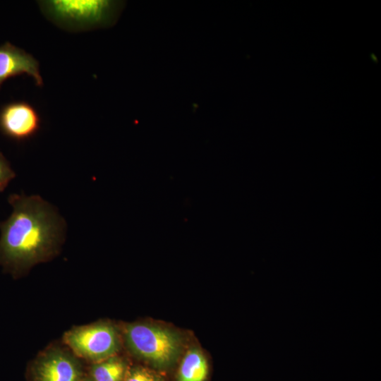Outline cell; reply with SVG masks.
<instances>
[{"instance_id": "obj_8", "label": "cell", "mask_w": 381, "mask_h": 381, "mask_svg": "<svg viewBox=\"0 0 381 381\" xmlns=\"http://www.w3.org/2000/svg\"><path fill=\"white\" fill-rule=\"evenodd\" d=\"M208 365L203 353L196 348L189 349L183 358L178 371L179 381H205Z\"/></svg>"}, {"instance_id": "obj_2", "label": "cell", "mask_w": 381, "mask_h": 381, "mask_svg": "<svg viewBox=\"0 0 381 381\" xmlns=\"http://www.w3.org/2000/svg\"><path fill=\"white\" fill-rule=\"evenodd\" d=\"M123 336L133 355L158 369L171 366L181 350V340L176 332L151 324H128Z\"/></svg>"}, {"instance_id": "obj_5", "label": "cell", "mask_w": 381, "mask_h": 381, "mask_svg": "<svg viewBox=\"0 0 381 381\" xmlns=\"http://www.w3.org/2000/svg\"><path fill=\"white\" fill-rule=\"evenodd\" d=\"M31 373L33 381H80L84 376L76 357L59 348L49 349L39 356Z\"/></svg>"}, {"instance_id": "obj_7", "label": "cell", "mask_w": 381, "mask_h": 381, "mask_svg": "<svg viewBox=\"0 0 381 381\" xmlns=\"http://www.w3.org/2000/svg\"><path fill=\"white\" fill-rule=\"evenodd\" d=\"M27 75L37 86H43L38 61L25 50L10 42L0 45V87L8 79Z\"/></svg>"}, {"instance_id": "obj_1", "label": "cell", "mask_w": 381, "mask_h": 381, "mask_svg": "<svg viewBox=\"0 0 381 381\" xmlns=\"http://www.w3.org/2000/svg\"><path fill=\"white\" fill-rule=\"evenodd\" d=\"M13 208L0 222V265L19 276L58 252L66 231L64 219L39 195L11 194Z\"/></svg>"}, {"instance_id": "obj_3", "label": "cell", "mask_w": 381, "mask_h": 381, "mask_svg": "<svg viewBox=\"0 0 381 381\" xmlns=\"http://www.w3.org/2000/svg\"><path fill=\"white\" fill-rule=\"evenodd\" d=\"M38 3L49 19L70 30L110 25L119 9L116 2L104 0H51Z\"/></svg>"}, {"instance_id": "obj_12", "label": "cell", "mask_w": 381, "mask_h": 381, "mask_svg": "<svg viewBox=\"0 0 381 381\" xmlns=\"http://www.w3.org/2000/svg\"><path fill=\"white\" fill-rule=\"evenodd\" d=\"M80 381H93V380L88 376H83Z\"/></svg>"}, {"instance_id": "obj_10", "label": "cell", "mask_w": 381, "mask_h": 381, "mask_svg": "<svg viewBox=\"0 0 381 381\" xmlns=\"http://www.w3.org/2000/svg\"><path fill=\"white\" fill-rule=\"evenodd\" d=\"M124 381H162V380L146 368L135 367L128 370Z\"/></svg>"}, {"instance_id": "obj_6", "label": "cell", "mask_w": 381, "mask_h": 381, "mask_svg": "<svg viewBox=\"0 0 381 381\" xmlns=\"http://www.w3.org/2000/svg\"><path fill=\"white\" fill-rule=\"evenodd\" d=\"M41 123L37 110L27 102H12L0 109V131L17 142L34 137L40 130Z\"/></svg>"}, {"instance_id": "obj_9", "label": "cell", "mask_w": 381, "mask_h": 381, "mask_svg": "<svg viewBox=\"0 0 381 381\" xmlns=\"http://www.w3.org/2000/svg\"><path fill=\"white\" fill-rule=\"evenodd\" d=\"M128 369L126 362L115 356L94 363L89 376L93 381H124Z\"/></svg>"}, {"instance_id": "obj_11", "label": "cell", "mask_w": 381, "mask_h": 381, "mask_svg": "<svg viewBox=\"0 0 381 381\" xmlns=\"http://www.w3.org/2000/svg\"><path fill=\"white\" fill-rule=\"evenodd\" d=\"M16 177L9 162L0 151V192H3L9 182Z\"/></svg>"}, {"instance_id": "obj_4", "label": "cell", "mask_w": 381, "mask_h": 381, "mask_svg": "<svg viewBox=\"0 0 381 381\" xmlns=\"http://www.w3.org/2000/svg\"><path fill=\"white\" fill-rule=\"evenodd\" d=\"M64 341L77 356L94 363L114 356L120 346L116 327L107 322L75 327L64 334Z\"/></svg>"}]
</instances>
